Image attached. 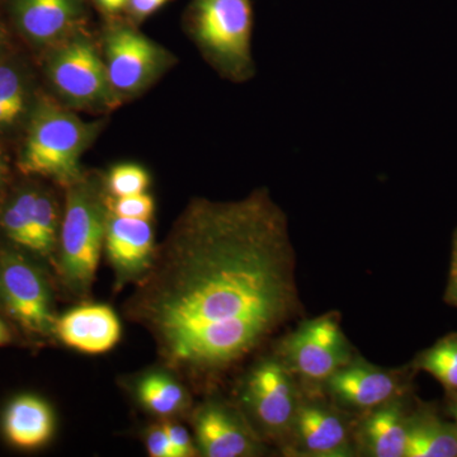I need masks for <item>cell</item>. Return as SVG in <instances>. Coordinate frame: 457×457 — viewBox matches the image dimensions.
<instances>
[{"label": "cell", "mask_w": 457, "mask_h": 457, "mask_svg": "<svg viewBox=\"0 0 457 457\" xmlns=\"http://www.w3.org/2000/svg\"><path fill=\"white\" fill-rule=\"evenodd\" d=\"M287 218L266 188L228 203L194 198L123 305L159 362L195 389L257 351L299 305Z\"/></svg>", "instance_id": "obj_1"}, {"label": "cell", "mask_w": 457, "mask_h": 457, "mask_svg": "<svg viewBox=\"0 0 457 457\" xmlns=\"http://www.w3.org/2000/svg\"><path fill=\"white\" fill-rule=\"evenodd\" d=\"M57 242L55 282L62 299L78 303L92 299L108 218L104 179L84 173L66 186Z\"/></svg>", "instance_id": "obj_2"}, {"label": "cell", "mask_w": 457, "mask_h": 457, "mask_svg": "<svg viewBox=\"0 0 457 457\" xmlns=\"http://www.w3.org/2000/svg\"><path fill=\"white\" fill-rule=\"evenodd\" d=\"M101 121H84L49 96H37L18 149L22 177L47 180L64 188L83 176L82 156L101 131Z\"/></svg>", "instance_id": "obj_3"}, {"label": "cell", "mask_w": 457, "mask_h": 457, "mask_svg": "<svg viewBox=\"0 0 457 457\" xmlns=\"http://www.w3.org/2000/svg\"><path fill=\"white\" fill-rule=\"evenodd\" d=\"M53 273L40 261L0 242V315L11 324L20 347L41 351L56 345V300Z\"/></svg>", "instance_id": "obj_4"}, {"label": "cell", "mask_w": 457, "mask_h": 457, "mask_svg": "<svg viewBox=\"0 0 457 457\" xmlns=\"http://www.w3.org/2000/svg\"><path fill=\"white\" fill-rule=\"evenodd\" d=\"M183 22L201 55L222 78L245 83L254 77L252 0H191Z\"/></svg>", "instance_id": "obj_5"}, {"label": "cell", "mask_w": 457, "mask_h": 457, "mask_svg": "<svg viewBox=\"0 0 457 457\" xmlns=\"http://www.w3.org/2000/svg\"><path fill=\"white\" fill-rule=\"evenodd\" d=\"M0 201V242L32 255L55 273L62 200L47 180L23 177Z\"/></svg>", "instance_id": "obj_6"}, {"label": "cell", "mask_w": 457, "mask_h": 457, "mask_svg": "<svg viewBox=\"0 0 457 457\" xmlns=\"http://www.w3.org/2000/svg\"><path fill=\"white\" fill-rule=\"evenodd\" d=\"M45 53V77L64 106L111 111L122 104L108 79L104 57L82 29Z\"/></svg>", "instance_id": "obj_7"}, {"label": "cell", "mask_w": 457, "mask_h": 457, "mask_svg": "<svg viewBox=\"0 0 457 457\" xmlns=\"http://www.w3.org/2000/svg\"><path fill=\"white\" fill-rule=\"evenodd\" d=\"M300 403L294 374L279 357L254 363L237 390V404L262 440L290 435Z\"/></svg>", "instance_id": "obj_8"}, {"label": "cell", "mask_w": 457, "mask_h": 457, "mask_svg": "<svg viewBox=\"0 0 457 457\" xmlns=\"http://www.w3.org/2000/svg\"><path fill=\"white\" fill-rule=\"evenodd\" d=\"M104 62L111 86L122 101L145 92L176 59L130 22L112 21L104 35Z\"/></svg>", "instance_id": "obj_9"}, {"label": "cell", "mask_w": 457, "mask_h": 457, "mask_svg": "<svg viewBox=\"0 0 457 457\" xmlns=\"http://www.w3.org/2000/svg\"><path fill=\"white\" fill-rule=\"evenodd\" d=\"M279 359L303 380L326 384L353 357L350 342L342 330L341 319L337 312H329L303 321L286 337L279 347Z\"/></svg>", "instance_id": "obj_10"}, {"label": "cell", "mask_w": 457, "mask_h": 457, "mask_svg": "<svg viewBox=\"0 0 457 457\" xmlns=\"http://www.w3.org/2000/svg\"><path fill=\"white\" fill-rule=\"evenodd\" d=\"M198 456L254 457L263 453V440L237 403L209 396L189 413Z\"/></svg>", "instance_id": "obj_11"}, {"label": "cell", "mask_w": 457, "mask_h": 457, "mask_svg": "<svg viewBox=\"0 0 457 457\" xmlns=\"http://www.w3.org/2000/svg\"><path fill=\"white\" fill-rule=\"evenodd\" d=\"M9 22L33 49L47 51L80 31L87 0H4Z\"/></svg>", "instance_id": "obj_12"}, {"label": "cell", "mask_w": 457, "mask_h": 457, "mask_svg": "<svg viewBox=\"0 0 457 457\" xmlns=\"http://www.w3.org/2000/svg\"><path fill=\"white\" fill-rule=\"evenodd\" d=\"M155 230L152 221L120 218L108 212L104 252L113 272V290L137 285L154 263Z\"/></svg>", "instance_id": "obj_13"}, {"label": "cell", "mask_w": 457, "mask_h": 457, "mask_svg": "<svg viewBox=\"0 0 457 457\" xmlns=\"http://www.w3.org/2000/svg\"><path fill=\"white\" fill-rule=\"evenodd\" d=\"M121 386L140 411L156 420L188 418L194 408L191 387L177 372L161 362L125 376Z\"/></svg>", "instance_id": "obj_14"}, {"label": "cell", "mask_w": 457, "mask_h": 457, "mask_svg": "<svg viewBox=\"0 0 457 457\" xmlns=\"http://www.w3.org/2000/svg\"><path fill=\"white\" fill-rule=\"evenodd\" d=\"M57 345L84 354H104L112 351L122 338L119 315L104 303H78L57 315Z\"/></svg>", "instance_id": "obj_15"}, {"label": "cell", "mask_w": 457, "mask_h": 457, "mask_svg": "<svg viewBox=\"0 0 457 457\" xmlns=\"http://www.w3.org/2000/svg\"><path fill=\"white\" fill-rule=\"evenodd\" d=\"M324 385L336 402L357 411H372L402 394V381L396 372L362 359H352Z\"/></svg>", "instance_id": "obj_16"}, {"label": "cell", "mask_w": 457, "mask_h": 457, "mask_svg": "<svg viewBox=\"0 0 457 457\" xmlns=\"http://www.w3.org/2000/svg\"><path fill=\"white\" fill-rule=\"evenodd\" d=\"M290 435H293L295 445L303 455H352L351 433L347 420L327 403L302 400Z\"/></svg>", "instance_id": "obj_17"}, {"label": "cell", "mask_w": 457, "mask_h": 457, "mask_svg": "<svg viewBox=\"0 0 457 457\" xmlns=\"http://www.w3.org/2000/svg\"><path fill=\"white\" fill-rule=\"evenodd\" d=\"M55 432V411L37 394H17L0 413V433L13 449L25 453L44 449Z\"/></svg>", "instance_id": "obj_18"}, {"label": "cell", "mask_w": 457, "mask_h": 457, "mask_svg": "<svg viewBox=\"0 0 457 457\" xmlns=\"http://www.w3.org/2000/svg\"><path fill=\"white\" fill-rule=\"evenodd\" d=\"M37 96L25 62L12 53L0 57V139L22 135Z\"/></svg>", "instance_id": "obj_19"}, {"label": "cell", "mask_w": 457, "mask_h": 457, "mask_svg": "<svg viewBox=\"0 0 457 457\" xmlns=\"http://www.w3.org/2000/svg\"><path fill=\"white\" fill-rule=\"evenodd\" d=\"M409 416L402 400L395 398L368 411L360 428V441L372 457H404Z\"/></svg>", "instance_id": "obj_20"}, {"label": "cell", "mask_w": 457, "mask_h": 457, "mask_svg": "<svg viewBox=\"0 0 457 457\" xmlns=\"http://www.w3.org/2000/svg\"><path fill=\"white\" fill-rule=\"evenodd\" d=\"M404 457H457V427L431 411L409 416Z\"/></svg>", "instance_id": "obj_21"}, {"label": "cell", "mask_w": 457, "mask_h": 457, "mask_svg": "<svg viewBox=\"0 0 457 457\" xmlns=\"http://www.w3.org/2000/svg\"><path fill=\"white\" fill-rule=\"evenodd\" d=\"M413 366L432 375L447 392H457V333L438 339L418 354Z\"/></svg>", "instance_id": "obj_22"}, {"label": "cell", "mask_w": 457, "mask_h": 457, "mask_svg": "<svg viewBox=\"0 0 457 457\" xmlns=\"http://www.w3.org/2000/svg\"><path fill=\"white\" fill-rule=\"evenodd\" d=\"M107 194L112 197L134 196L145 194L150 186V174L141 165L122 163L114 165L104 179Z\"/></svg>", "instance_id": "obj_23"}, {"label": "cell", "mask_w": 457, "mask_h": 457, "mask_svg": "<svg viewBox=\"0 0 457 457\" xmlns=\"http://www.w3.org/2000/svg\"><path fill=\"white\" fill-rule=\"evenodd\" d=\"M107 207L113 215L137 220L152 221L155 213L154 198L146 192L125 197H112L107 194Z\"/></svg>", "instance_id": "obj_24"}, {"label": "cell", "mask_w": 457, "mask_h": 457, "mask_svg": "<svg viewBox=\"0 0 457 457\" xmlns=\"http://www.w3.org/2000/svg\"><path fill=\"white\" fill-rule=\"evenodd\" d=\"M144 444L150 457H177L170 437L165 432L163 420H156L144 431Z\"/></svg>", "instance_id": "obj_25"}, {"label": "cell", "mask_w": 457, "mask_h": 457, "mask_svg": "<svg viewBox=\"0 0 457 457\" xmlns=\"http://www.w3.org/2000/svg\"><path fill=\"white\" fill-rule=\"evenodd\" d=\"M163 423L171 446L176 450L177 457L198 456L194 435L189 433L188 429L179 422V420H163Z\"/></svg>", "instance_id": "obj_26"}, {"label": "cell", "mask_w": 457, "mask_h": 457, "mask_svg": "<svg viewBox=\"0 0 457 457\" xmlns=\"http://www.w3.org/2000/svg\"><path fill=\"white\" fill-rule=\"evenodd\" d=\"M170 2L174 0H128L125 16L132 25H139Z\"/></svg>", "instance_id": "obj_27"}, {"label": "cell", "mask_w": 457, "mask_h": 457, "mask_svg": "<svg viewBox=\"0 0 457 457\" xmlns=\"http://www.w3.org/2000/svg\"><path fill=\"white\" fill-rule=\"evenodd\" d=\"M102 14L108 18H116L125 14L128 0H90Z\"/></svg>", "instance_id": "obj_28"}, {"label": "cell", "mask_w": 457, "mask_h": 457, "mask_svg": "<svg viewBox=\"0 0 457 457\" xmlns=\"http://www.w3.org/2000/svg\"><path fill=\"white\" fill-rule=\"evenodd\" d=\"M8 345H20V339L11 324L0 315V348Z\"/></svg>", "instance_id": "obj_29"}, {"label": "cell", "mask_w": 457, "mask_h": 457, "mask_svg": "<svg viewBox=\"0 0 457 457\" xmlns=\"http://www.w3.org/2000/svg\"><path fill=\"white\" fill-rule=\"evenodd\" d=\"M9 186H11V182H9V165L4 155L0 153V201L7 194Z\"/></svg>", "instance_id": "obj_30"}, {"label": "cell", "mask_w": 457, "mask_h": 457, "mask_svg": "<svg viewBox=\"0 0 457 457\" xmlns=\"http://www.w3.org/2000/svg\"><path fill=\"white\" fill-rule=\"evenodd\" d=\"M446 302L457 306V264L451 267L450 281L447 286Z\"/></svg>", "instance_id": "obj_31"}, {"label": "cell", "mask_w": 457, "mask_h": 457, "mask_svg": "<svg viewBox=\"0 0 457 457\" xmlns=\"http://www.w3.org/2000/svg\"><path fill=\"white\" fill-rule=\"evenodd\" d=\"M11 53V45H9V33L7 27L0 21V57Z\"/></svg>", "instance_id": "obj_32"}, {"label": "cell", "mask_w": 457, "mask_h": 457, "mask_svg": "<svg viewBox=\"0 0 457 457\" xmlns=\"http://www.w3.org/2000/svg\"><path fill=\"white\" fill-rule=\"evenodd\" d=\"M457 264V233L455 239H453V266Z\"/></svg>", "instance_id": "obj_33"}, {"label": "cell", "mask_w": 457, "mask_h": 457, "mask_svg": "<svg viewBox=\"0 0 457 457\" xmlns=\"http://www.w3.org/2000/svg\"><path fill=\"white\" fill-rule=\"evenodd\" d=\"M451 414H453V420H455V425L457 427V400L455 404L453 405V408H451Z\"/></svg>", "instance_id": "obj_34"}, {"label": "cell", "mask_w": 457, "mask_h": 457, "mask_svg": "<svg viewBox=\"0 0 457 457\" xmlns=\"http://www.w3.org/2000/svg\"><path fill=\"white\" fill-rule=\"evenodd\" d=\"M0 3H4V0H0Z\"/></svg>", "instance_id": "obj_35"}]
</instances>
